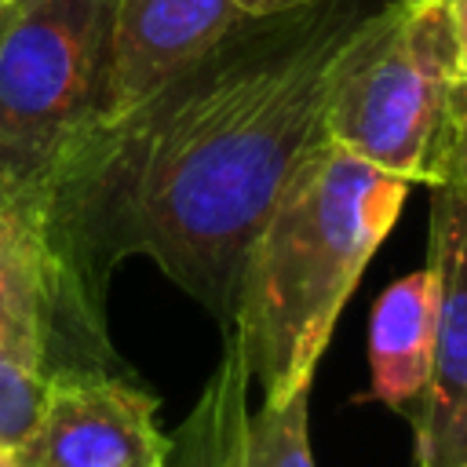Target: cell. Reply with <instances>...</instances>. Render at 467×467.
I'll use <instances>...</instances> for the list:
<instances>
[{"label":"cell","mask_w":467,"mask_h":467,"mask_svg":"<svg viewBox=\"0 0 467 467\" xmlns=\"http://www.w3.org/2000/svg\"><path fill=\"white\" fill-rule=\"evenodd\" d=\"M18 467H168L157 398L102 365H55Z\"/></svg>","instance_id":"cell-5"},{"label":"cell","mask_w":467,"mask_h":467,"mask_svg":"<svg viewBox=\"0 0 467 467\" xmlns=\"http://www.w3.org/2000/svg\"><path fill=\"white\" fill-rule=\"evenodd\" d=\"M463 467H467V463H463Z\"/></svg>","instance_id":"cell-17"},{"label":"cell","mask_w":467,"mask_h":467,"mask_svg":"<svg viewBox=\"0 0 467 467\" xmlns=\"http://www.w3.org/2000/svg\"><path fill=\"white\" fill-rule=\"evenodd\" d=\"M55 336L66 321L44 215L0 208V449H18L40 420Z\"/></svg>","instance_id":"cell-6"},{"label":"cell","mask_w":467,"mask_h":467,"mask_svg":"<svg viewBox=\"0 0 467 467\" xmlns=\"http://www.w3.org/2000/svg\"><path fill=\"white\" fill-rule=\"evenodd\" d=\"M423 186H452L467 197V80H452L445 95L423 164Z\"/></svg>","instance_id":"cell-11"},{"label":"cell","mask_w":467,"mask_h":467,"mask_svg":"<svg viewBox=\"0 0 467 467\" xmlns=\"http://www.w3.org/2000/svg\"><path fill=\"white\" fill-rule=\"evenodd\" d=\"M0 467H18V460H15L11 449H0Z\"/></svg>","instance_id":"cell-14"},{"label":"cell","mask_w":467,"mask_h":467,"mask_svg":"<svg viewBox=\"0 0 467 467\" xmlns=\"http://www.w3.org/2000/svg\"><path fill=\"white\" fill-rule=\"evenodd\" d=\"M412 182L321 142L292 171L237 266L226 343L263 405L310 390L336 317L390 234Z\"/></svg>","instance_id":"cell-2"},{"label":"cell","mask_w":467,"mask_h":467,"mask_svg":"<svg viewBox=\"0 0 467 467\" xmlns=\"http://www.w3.org/2000/svg\"><path fill=\"white\" fill-rule=\"evenodd\" d=\"M241 22L234 0H113L102 117H117L204 58Z\"/></svg>","instance_id":"cell-8"},{"label":"cell","mask_w":467,"mask_h":467,"mask_svg":"<svg viewBox=\"0 0 467 467\" xmlns=\"http://www.w3.org/2000/svg\"><path fill=\"white\" fill-rule=\"evenodd\" d=\"M7 15H11V11H7ZM7 15H4V11H0V26H4V22H7Z\"/></svg>","instance_id":"cell-16"},{"label":"cell","mask_w":467,"mask_h":467,"mask_svg":"<svg viewBox=\"0 0 467 467\" xmlns=\"http://www.w3.org/2000/svg\"><path fill=\"white\" fill-rule=\"evenodd\" d=\"M452 80L445 0H387L339 62L325 139L416 186Z\"/></svg>","instance_id":"cell-4"},{"label":"cell","mask_w":467,"mask_h":467,"mask_svg":"<svg viewBox=\"0 0 467 467\" xmlns=\"http://www.w3.org/2000/svg\"><path fill=\"white\" fill-rule=\"evenodd\" d=\"M449 7V29L456 47V77L467 80V0H445Z\"/></svg>","instance_id":"cell-12"},{"label":"cell","mask_w":467,"mask_h":467,"mask_svg":"<svg viewBox=\"0 0 467 467\" xmlns=\"http://www.w3.org/2000/svg\"><path fill=\"white\" fill-rule=\"evenodd\" d=\"M434 317H438V274L427 263L390 281L368 321V365L372 398L416 423L431 383L434 358Z\"/></svg>","instance_id":"cell-9"},{"label":"cell","mask_w":467,"mask_h":467,"mask_svg":"<svg viewBox=\"0 0 467 467\" xmlns=\"http://www.w3.org/2000/svg\"><path fill=\"white\" fill-rule=\"evenodd\" d=\"M234 4H237V15L241 18H266V15H281V11L303 7L310 0H234Z\"/></svg>","instance_id":"cell-13"},{"label":"cell","mask_w":467,"mask_h":467,"mask_svg":"<svg viewBox=\"0 0 467 467\" xmlns=\"http://www.w3.org/2000/svg\"><path fill=\"white\" fill-rule=\"evenodd\" d=\"M438 274L434 358L416 416V467L467 463V197L431 186V252Z\"/></svg>","instance_id":"cell-7"},{"label":"cell","mask_w":467,"mask_h":467,"mask_svg":"<svg viewBox=\"0 0 467 467\" xmlns=\"http://www.w3.org/2000/svg\"><path fill=\"white\" fill-rule=\"evenodd\" d=\"M387 0H310L241 18L139 106L95 120L44 197L66 339L99 365L102 296L128 255L153 259L223 325L237 266L292 171L325 142L343 55Z\"/></svg>","instance_id":"cell-1"},{"label":"cell","mask_w":467,"mask_h":467,"mask_svg":"<svg viewBox=\"0 0 467 467\" xmlns=\"http://www.w3.org/2000/svg\"><path fill=\"white\" fill-rule=\"evenodd\" d=\"M113 0H29L0 26V208L44 197L106 106Z\"/></svg>","instance_id":"cell-3"},{"label":"cell","mask_w":467,"mask_h":467,"mask_svg":"<svg viewBox=\"0 0 467 467\" xmlns=\"http://www.w3.org/2000/svg\"><path fill=\"white\" fill-rule=\"evenodd\" d=\"M22 4H29V0H0V11L7 15V11H15V7H22Z\"/></svg>","instance_id":"cell-15"},{"label":"cell","mask_w":467,"mask_h":467,"mask_svg":"<svg viewBox=\"0 0 467 467\" xmlns=\"http://www.w3.org/2000/svg\"><path fill=\"white\" fill-rule=\"evenodd\" d=\"M306 394H292L285 405H259L241 412L230 467H314L306 438Z\"/></svg>","instance_id":"cell-10"}]
</instances>
